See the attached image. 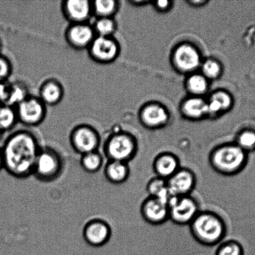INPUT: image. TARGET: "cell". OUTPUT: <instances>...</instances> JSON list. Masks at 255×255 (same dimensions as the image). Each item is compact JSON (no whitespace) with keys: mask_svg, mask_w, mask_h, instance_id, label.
Masks as SVG:
<instances>
[{"mask_svg":"<svg viewBox=\"0 0 255 255\" xmlns=\"http://www.w3.org/2000/svg\"><path fill=\"white\" fill-rule=\"evenodd\" d=\"M41 147L36 135L30 130L19 129L12 132L1 146L4 169L17 179L31 176Z\"/></svg>","mask_w":255,"mask_h":255,"instance_id":"cell-1","label":"cell"},{"mask_svg":"<svg viewBox=\"0 0 255 255\" xmlns=\"http://www.w3.org/2000/svg\"><path fill=\"white\" fill-rule=\"evenodd\" d=\"M189 227L195 241L206 247L219 245L227 234L225 220L216 212L208 210H201Z\"/></svg>","mask_w":255,"mask_h":255,"instance_id":"cell-2","label":"cell"},{"mask_svg":"<svg viewBox=\"0 0 255 255\" xmlns=\"http://www.w3.org/2000/svg\"><path fill=\"white\" fill-rule=\"evenodd\" d=\"M249 154L236 143L220 145L209 154L212 169L222 176H236L244 171L249 162Z\"/></svg>","mask_w":255,"mask_h":255,"instance_id":"cell-3","label":"cell"},{"mask_svg":"<svg viewBox=\"0 0 255 255\" xmlns=\"http://www.w3.org/2000/svg\"><path fill=\"white\" fill-rule=\"evenodd\" d=\"M64 167V159L57 150L42 146L35 161L32 175L40 181H54L61 176Z\"/></svg>","mask_w":255,"mask_h":255,"instance_id":"cell-4","label":"cell"},{"mask_svg":"<svg viewBox=\"0 0 255 255\" xmlns=\"http://www.w3.org/2000/svg\"><path fill=\"white\" fill-rule=\"evenodd\" d=\"M137 144L131 135L116 132L109 135L104 143V151L109 161L129 163L136 156Z\"/></svg>","mask_w":255,"mask_h":255,"instance_id":"cell-5","label":"cell"},{"mask_svg":"<svg viewBox=\"0 0 255 255\" xmlns=\"http://www.w3.org/2000/svg\"><path fill=\"white\" fill-rule=\"evenodd\" d=\"M168 207L169 221L179 226H189L201 211L198 201L192 195L171 196Z\"/></svg>","mask_w":255,"mask_h":255,"instance_id":"cell-6","label":"cell"},{"mask_svg":"<svg viewBox=\"0 0 255 255\" xmlns=\"http://www.w3.org/2000/svg\"><path fill=\"white\" fill-rule=\"evenodd\" d=\"M101 141L99 131L89 124L77 125L72 129L69 134L70 144L72 149L81 156L98 151Z\"/></svg>","mask_w":255,"mask_h":255,"instance_id":"cell-7","label":"cell"},{"mask_svg":"<svg viewBox=\"0 0 255 255\" xmlns=\"http://www.w3.org/2000/svg\"><path fill=\"white\" fill-rule=\"evenodd\" d=\"M15 109L18 122L26 127L40 126L47 116V107L38 97L31 94Z\"/></svg>","mask_w":255,"mask_h":255,"instance_id":"cell-8","label":"cell"},{"mask_svg":"<svg viewBox=\"0 0 255 255\" xmlns=\"http://www.w3.org/2000/svg\"><path fill=\"white\" fill-rule=\"evenodd\" d=\"M92 61L99 64L112 63L118 56L119 46L113 37L96 36L87 49Z\"/></svg>","mask_w":255,"mask_h":255,"instance_id":"cell-9","label":"cell"},{"mask_svg":"<svg viewBox=\"0 0 255 255\" xmlns=\"http://www.w3.org/2000/svg\"><path fill=\"white\" fill-rule=\"evenodd\" d=\"M96 36L89 22L69 24L64 31L65 41L76 51L87 50Z\"/></svg>","mask_w":255,"mask_h":255,"instance_id":"cell-10","label":"cell"},{"mask_svg":"<svg viewBox=\"0 0 255 255\" xmlns=\"http://www.w3.org/2000/svg\"><path fill=\"white\" fill-rule=\"evenodd\" d=\"M196 174L188 167H181L173 176L167 180V187L171 196L191 195L197 186Z\"/></svg>","mask_w":255,"mask_h":255,"instance_id":"cell-11","label":"cell"},{"mask_svg":"<svg viewBox=\"0 0 255 255\" xmlns=\"http://www.w3.org/2000/svg\"><path fill=\"white\" fill-rule=\"evenodd\" d=\"M140 212L144 221L151 226H162L169 221L168 204L154 197L148 196L145 199Z\"/></svg>","mask_w":255,"mask_h":255,"instance_id":"cell-12","label":"cell"},{"mask_svg":"<svg viewBox=\"0 0 255 255\" xmlns=\"http://www.w3.org/2000/svg\"><path fill=\"white\" fill-rule=\"evenodd\" d=\"M61 10L69 24L86 23L93 16L92 1L89 0H63Z\"/></svg>","mask_w":255,"mask_h":255,"instance_id":"cell-13","label":"cell"},{"mask_svg":"<svg viewBox=\"0 0 255 255\" xmlns=\"http://www.w3.org/2000/svg\"><path fill=\"white\" fill-rule=\"evenodd\" d=\"M112 230L108 223L101 219H93L87 222L83 230L85 241L89 246H104L111 239Z\"/></svg>","mask_w":255,"mask_h":255,"instance_id":"cell-14","label":"cell"},{"mask_svg":"<svg viewBox=\"0 0 255 255\" xmlns=\"http://www.w3.org/2000/svg\"><path fill=\"white\" fill-rule=\"evenodd\" d=\"M181 160L171 152H162L154 157L152 169L156 177L167 180L181 167Z\"/></svg>","mask_w":255,"mask_h":255,"instance_id":"cell-15","label":"cell"},{"mask_svg":"<svg viewBox=\"0 0 255 255\" xmlns=\"http://www.w3.org/2000/svg\"><path fill=\"white\" fill-rule=\"evenodd\" d=\"M39 99L46 107H54L64 99L65 91L61 82L54 78H49L42 82L39 89Z\"/></svg>","mask_w":255,"mask_h":255,"instance_id":"cell-16","label":"cell"},{"mask_svg":"<svg viewBox=\"0 0 255 255\" xmlns=\"http://www.w3.org/2000/svg\"><path fill=\"white\" fill-rule=\"evenodd\" d=\"M131 174L129 163L127 162L109 161L104 170L106 178L111 183L121 184L126 182Z\"/></svg>","mask_w":255,"mask_h":255,"instance_id":"cell-17","label":"cell"},{"mask_svg":"<svg viewBox=\"0 0 255 255\" xmlns=\"http://www.w3.org/2000/svg\"><path fill=\"white\" fill-rule=\"evenodd\" d=\"M176 61L182 70L192 71L199 66V55L193 47L184 45L177 50Z\"/></svg>","mask_w":255,"mask_h":255,"instance_id":"cell-18","label":"cell"},{"mask_svg":"<svg viewBox=\"0 0 255 255\" xmlns=\"http://www.w3.org/2000/svg\"><path fill=\"white\" fill-rule=\"evenodd\" d=\"M30 96L28 87L21 81H16L8 83V92L6 102L4 104L12 107L24 101Z\"/></svg>","mask_w":255,"mask_h":255,"instance_id":"cell-19","label":"cell"},{"mask_svg":"<svg viewBox=\"0 0 255 255\" xmlns=\"http://www.w3.org/2000/svg\"><path fill=\"white\" fill-rule=\"evenodd\" d=\"M146 191L148 196L161 200L167 204L171 197L167 187V180L156 176L147 182Z\"/></svg>","mask_w":255,"mask_h":255,"instance_id":"cell-20","label":"cell"},{"mask_svg":"<svg viewBox=\"0 0 255 255\" xmlns=\"http://www.w3.org/2000/svg\"><path fill=\"white\" fill-rule=\"evenodd\" d=\"M93 16L99 17H113L118 10V2L115 0H96L92 1Z\"/></svg>","mask_w":255,"mask_h":255,"instance_id":"cell-21","label":"cell"},{"mask_svg":"<svg viewBox=\"0 0 255 255\" xmlns=\"http://www.w3.org/2000/svg\"><path fill=\"white\" fill-rule=\"evenodd\" d=\"M18 123L16 109L6 104H0V131H9Z\"/></svg>","mask_w":255,"mask_h":255,"instance_id":"cell-22","label":"cell"},{"mask_svg":"<svg viewBox=\"0 0 255 255\" xmlns=\"http://www.w3.org/2000/svg\"><path fill=\"white\" fill-rule=\"evenodd\" d=\"M92 26L96 36L112 37L117 29V24L113 17L96 18Z\"/></svg>","mask_w":255,"mask_h":255,"instance_id":"cell-23","label":"cell"},{"mask_svg":"<svg viewBox=\"0 0 255 255\" xmlns=\"http://www.w3.org/2000/svg\"><path fill=\"white\" fill-rule=\"evenodd\" d=\"M143 119L148 126L155 127L164 124L167 119L164 110L157 106L147 107L143 112Z\"/></svg>","mask_w":255,"mask_h":255,"instance_id":"cell-24","label":"cell"},{"mask_svg":"<svg viewBox=\"0 0 255 255\" xmlns=\"http://www.w3.org/2000/svg\"><path fill=\"white\" fill-rule=\"evenodd\" d=\"M81 164L85 171L94 173L101 169L103 164V157L98 151L89 152L81 156Z\"/></svg>","mask_w":255,"mask_h":255,"instance_id":"cell-25","label":"cell"},{"mask_svg":"<svg viewBox=\"0 0 255 255\" xmlns=\"http://www.w3.org/2000/svg\"><path fill=\"white\" fill-rule=\"evenodd\" d=\"M243 246L236 240L222 242L217 249L215 255H244Z\"/></svg>","mask_w":255,"mask_h":255,"instance_id":"cell-26","label":"cell"},{"mask_svg":"<svg viewBox=\"0 0 255 255\" xmlns=\"http://www.w3.org/2000/svg\"><path fill=\"white\" fill-rule=\"evenodd\" d=\"M185 112L188 116L198 117L208 112V106L200 99H192L184 106Z\"/></svg>","mask_w":255,"mask_h":255,"instance_id":"cell-27","label":"cell"},{"mask_svg":"<svg viewBox=\"0 0 255 255\" xmlns=\"http://www.w3.org/2000/svg\"><path fill=\"white\" fill-rule=\"evenodd\" d=\"M231 100L228 95L224 92H219L212 97L208 106V112H217L228 108Z\"/></svg>","mask_w":255,"mask_h":255,"instance_id":"cell-28","label":"cell"},{"mask_svg":"<svg viewBox=\"0 0 255 255\" xmlns=\"http://www.w3.org/2000/svg\"><path fill=\"white\" fill-rule=\"evenodd\" d=\"M236 143L249 154L255 151V132L246 131L239 134Z\"/></svg>","mask_w":255,"mask_h":255,"instance_id":"cell-29","label":"cell"},{"mask_svg":"<svg viewBox=\"0 0 255 255\" xmlns=\"http://www.w3.org/2000/svg\"><path fill=\"white\" fill-rule=\"evenodd\" d=\"M13 67L8 57L0 54V82H6L11 76Z\"/></svg>","mask_w":255,"mask_h":255,"instance_id":"cell-30","label":"cell"},{"mask_svg":"<svg viewBox=\"0 0 255 255\" xmlns=\"http://www.w3.org/2000/svg\"><path fill=\"white\" fill-rule=\"evenodd\" d=\"M189 86L192 92L197 94H201L206 91L207 82L202 76H194L189 79Z\"/></svg>","mask_w":255,"mask_h":255,"instance_id":"cell-31","label":"cell"},{"mask_svg":"<svg viewBox=\"0 0 255 255\" xmlns=\"http://www.w3.org/2000/svg\"><path fill=\"white\" fill-rule=\"evenodd\" d=\"M203 72L210 78H214L218 76L220 72V67L217 62L209 61L204 64Z\"/></svg>","mask_w":255,"mask_h":255,"instance_id":"cell-32","label":"cell"},{"mask_svg":"<svg viewBox=\"0 0 255 255\" xmlns=\"http://www.w3.org/2000/svg\"><path fill=\"white\" fill-rule=\"evenodd\" d=\"M8 92V83L0 82V104H4L6 101Z\"/></svg>","mask_w":255,"mask_h":255,"instance_id":"cell-33","label":"cell"},{"mask_svg":"<svg viewBox=\"0 0 255 255\" xmlns=\"http://www.w3.org/2000/svg\"><path fill=\"white\" fill-rule=\"evenodd\" d=\"M169 2L167 1H159L157 2V4H158V6L161 7V8H165L167 6H168Z\"/></svg>","mask_w":255,"mask_h":255,"instance_id":"cell-34","label":"cell"},{"mask_svg":"<svg viewBox=\"0 0 255 255\" xmlns=\"http://www.w3.org/2000/svg\"><path fill=\"white\" fill-rule=\"evenodd\" d=\"M2 169H4L3 157H2V150L0 146V171Z\"/></svg>","mask_w":255,"mask_h":255,"instance_id":"cell-35","label":"cell"},{"mask_svg":"<svg viewBox=\"0 0 255 255\" xmlns=\"http://www.w3.org/2000/svg\"><path fill=\"white\" fill-rule=\"evenodd\" d=\"M2 134H3V132L0 131V141H1L2 137Z\"/></svg>","mask_w":255,"mask_h":255,"instance_id":"cell-36","label":"cell"},{"mask_svg":"<svg viewBox=\"0 0 255 255\" xmlns=\"http://www.w3.org/2000/svg\"><path fill=\"white\" fill-rule=\"evenodd\" d=\"M1 42H0V52H1ZM0 54H1V52H0Z\"/></svg>","mask_w":255,"mask_h":255,"instance_id":"cell-37","label":"cell"}]
</instances>
